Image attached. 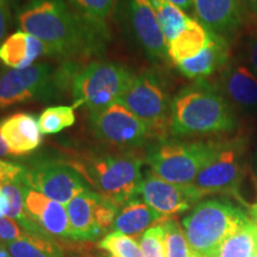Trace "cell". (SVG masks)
I'll use <instances>...</instances> for the list:
<instances>
[{"instance_id":"6da1fadb","label":"cell","mask_w":257,"mask_h":257,"mask_svg":"<svg viewBox=\"0 0 257 257\" xmlns=\"http://www.w3.org/2000/svg\"><path fill=\"white\" fill-rule=\"evenodd\" d=\"M18 23L22 31L46 43L50 55L61 57L92 54L104 29L63 0H30L18 14Z\"/></svg>"},{"instance_id":"7a4b0ae2","label":"cell","mask_w":257,"mask_h":257,"mask_svg":"<svg viewBox=\"0 0 257 257\" xmlns=\"http://www.w3.org/2000/svg\"><path fill=\"white\" fill-rule=\"evenodd\" d=\"M236 126L231 105L205 79L180 89L172 99L170 134L174 136L230 133Z\"/></svg>"},{"instance_id":"3957f363","label":"cell","mask_w":257,"mask_h":257,"mask_svg":"<svg viewBox=\"0 0 257 257\" xmlns=\"http://www.w3.org/2000/svg\"><path fill=\"white\" fill-rule=\"evenodd\" d=\"M93 191L121 207L136 199L142 181V160L134 154L92 156L69 163Z\"/></svg>"},{"instance_id":"277c9868","label":"cell","mask_w":257,"mask_h":257,"mask_svg":"<svg viewBox=\"0 0 257 257\" xmlns=\"http://www.w3.org/2000/svg\"><path fill=\"white\" fill-rule=\"evenodd\" d=\"M250 220L243 207L229 200L199 202L182 220V229L193 252L208 256L221 240Z\"/></svg>"},{"instance_id":"5b68a950","label":"cell","mask_w":257,"mask_h":257,"mask_svg":"<svg viewBox=\"0 0 257 257\" xmlns=\"http://www.w3.org/2000/svg\"><path fill=\"white\" fill-rule=\"evenodd\" d=\"M245 155L244 137L218 141L206 165L193 181V188L201 199L212 194L237 195L245 174Z\"/></svg>"},{"instance_id":"8992f818","label":"cell","mask_w":257,"mask_h":257,"mask_svg":"<svg viewBox=\"0 0 257 257\" xmlns=\"http://www.w3.org/2000/svg\"><path fill=\"white\" fill-rule=\"evenodd\" d=\"M216 141L182 142L163 140L148 152L147 161L153 174L176 185H192L206 165Z\"/></svg>"},{"instance_id":"52a82bcc","label":"cell","mask_w":257,"mask_h":257,"mask_svg":"<svg viewBox=\"0 0 257 257\" xmlns=\"http://www.w3.org/2000/svg\"><path fill=\"white\" fill-rule=\"evenodd\" d=\"M134 74L121 64L93 62L72 79L76 105L95 112L120 100L134 79Z\"/></svg>"},{"instance_id":"ba28073f","label":"cell","mask_w":257,"mask_h":257,"mask_svg":"<svg viewBox=\"0 0 257 257\" xmlns=\"http://www.w3.org/2000/svg\"><path fill=\"white\" fill-rule=\"evenodd\" d=\"M119 102L149 126L154 138L163 141L170 134L172 101L156 73L147 70L135 75Z\"/></svg>"},{"instance_id":"9c48e42d","label":"cell","mask_w":257,"mask_h":257,"mask_svg":"<svg viewBox=\"0 0 257 257\" xmlns=\"http://www.w3.org/2000/svg\"><path fill=\"white\" fill-rule=\"evenodd\" d=\"M62 82L61 72L48 63L0 73V108L35 100H49Z\"/></svg>"},{"instance_id":"30bf717a","label":"cell","mask_w":257,"mask_h":257,"mask_svg":"<svg viewBox=\"0 0 257 257\" xmlns=\"http://www.w3.org/2000/svg\"><path fill=\"white\" fill-rule=\"evenodd\" d=\"M89 120L95 136L115 147H140L153 138L149 126L119 101L91 112Z\"/></svg>"},{"instance_id":"8fae6325","label":"cell","mask_w":257,"mask_h":257,"mask_svg":"<svg viewBox=\"0 0 257 257\" xmlns=\"http://www.w3.org/2000/svg\"><path fill=\"white\" fill-rule=\"evenodd\" d=\"M21 181L62 205L89 189L78 170L60 161H44L27 169Z\"/></svg>"},{"instance_id":"7c38bea8","label":"cell","mask_w":257,"mask_h":257,"mask_svg":"<svg viewBox=\"0 0 257 257\" xmlns=\"http://www.w3.org/2000/svg\"><path fill=\"white\" fill-rule=\"evenodd\" d=\"M138 195L142 200L165 217L184 213L201 200L192 185H176L159 178L152 172L141 181Z\"/></svg>"},{"instance_id":"4fadbf2b","label":"cell","mask_w":257,"mask_h":257,"mask_svg":"<svg viewBox=\"0 0 257 257\" xmlns=\"http://www.w3.org/2000/svg\"><path fill=\"white\" fill-rule=\"evenodd\" d=\"M128 17L138 42L148 56L160 61L168 59V48L152 0H126Z\"/></svg>"},{"instance_id":"5bb4252c","label":"cell","mask_w":257,"mask_h":257,"mask_svg":"<svg viewBox=\"0 0 257 257\" xmlns=\"http://www.w3.org/2000/svg\"><path fill=\"white\" fill-rule=\"evenodd\" d=\"M21 184L23 186L25 212L28 217L49 236L73 239L66 205L51 200L42 193L28 187L22 181Z\"/></svg>"},{"instance_id":"9a60e30c","label":"cell","mask_w":257,"mask_h":257,"mask_svg":"<svg viewBox=\"0 0 257 257\" xmlns=\"http://www.w3.org/2000/svg\"><path fill=\"white\" fill-rule=\"evenodd\" d=\"M197 21L214 34L226 37L244 22L243 0H192Z\"/></svg>"},{"instance_id":"2e32d148","label":"cell","mask_w":257,"mask_h":257,"mask_svg":"<svg viewBox=\"0 0 257 257\" xmlns=\"http://www.w3.org/2000/svg\"><path fill=\"white\" fill-rule=\"evenodd\" d=\"M225 95L244 110H257V75L248 64L229 61L220 74Z\"/></svg>"},{"instance_id":"e0dca14e","label":"cell","mask_w":257,"mask_h":257,"mask_svg":"<svg viewBox=\"0 0 257 257\" xmlns=\"http://www.w3.org/2000/svg\"><path fill=\"white\" fill-rule=\"evenodd\" d=\"M0 135L14 156L28 155L42 144L38 119L30 113H15L0 120Z\"/></svg>"},{"instance_id":"ac0fdd59","label":"cell","mask_w":257,"mask_h":257,"mask_svg":"<svg viewBox=\"0 0 257 257\" xmlns=\"http://www.w3.org/2000/svg\"><path fill=\"white\" fill-rule=\"evenodd\" d=\"M230 59L227 38L211 32L210 42L198 55L176 64L182 75L192 80H204L218 70H223Z\"/></svg>"},{"instance_id":"d6986e66","label":"cell","mask_w":257,"mask_h":257,"mask_svg":"<svg viewBox=\"0 0 257 257\" xmlns=\"http://www.w3.org/2000/svg\"><path fill=\"white\" fill-rule=\"evenodd\" d=\"M44 55H50L47 44L22 30L6 37L0 46V61L10 69L28 68Z\"/></svg>"},{"instance_id":"ffe728a7","label":"cell","mask_w":257,"mask_h":257,"mask_svg":"<svg viewBox=\"0 0 257 257\" xmlns=\"http://www.w3.org/2000/svg\"><path fill=\"white\" fill-rule=\"evenodd\" d=\"M96 198L98 193L87 189L66 205L73 239L92 240L101 236L94 217Z\"/></svg>"},{"instance_id":"44dd1931","label":"cell","mask_w":257,"mask_h":257,"mask_svg":"<svg viewBox=\"0 0 257 257\" xmlns=\"http://www.w3.org/2000/svg\"><path fill=\"white\" fill-rule=\"evenodd\" d=\"M170 217H165L140 199H133L120 207L112 229L127 236H142L154 225L162 223Z\"/></svg>"},{"instance_id":"7402d4cb","label":"cell","mask_w":257,"mask_h":257,"mask_svg":"<svg viewBox=\"0 0 257 257\" xmlns=\"http://www.w3.org/2000/svg\"><path fill=\"white\" fill-rule=\"evenodd\" d=\"M210 38V30L202 27L197 19L189 18L184 31L167 44L168 59L175 64L192 59L207 46Z\"/></svg>"},{"instance_id":"603a6c76","label":"cell","mask_w":257,"mask_h":257,"mask_svg":"<svg viewBox=\"0 0 257 257\" xmlns=\"http://www.w3.org/2000/svg\"><path fill=\"white\" fill-rule=\"evenodd\" d=\"M257 251L255 225L250 219L221 240L207 257H252Z\"/></svg>"},{"instance_id":"cb8c5ba5","label":"cell","mask_w":257,"mask_h":257,"mask_svg":"<svg viewBox=\"0 0 257 257\" xmlns=\"http://www.w3.org/2000/svg\"><path fill=\"white\" fill-rule=\"evenodd\" d=\"M5 245L12 257H63L62 250L51 237L34 233L25 234Z\"/></svg>"},{"instance_id":"d4e9b609","label":"cell","mask_w":257,"mask_h":257,"mask_svg":"<svg viewBox=\"0 0 257 257\" xmlns=\"http://www.w3.org/2000/svg\"><path fill=\"white\" fill-rule=\"evenodd\" d=\"M154 9H155L157 19L165 35L167 44L179 36L187 25L189 18L185 14L184 10L173 4L169 0H152Z\"/></svg>"},{"instance_id":"484cf974","label":"cell","mask_w":257,"mask_h":257,"mask_svg":"<svg viewBox=\"0 0 257 257\" xmlns=\"http://www.w3.org/2000/svg\"><path fill=\"white\" fill-rule=\"evenodd\" d=\"M75 123L74 106H51L38 117V126L42 135H54L70 127Z\"/></svg>"},{"instance_id":"4316f807","label":"cell","mask_w":257,"mask_h":257,"mask_svg":"<svg viewBox=\"0 0 257 257\" xmlns=\"http://www.w3.org/2000/svg\"><path fill=\"white\" fill-rule=\"evenodd\" d=\"M163 227L166 257H192L193 251L186 238L185 231L178 221L168 218L163 221Z\"/></svg>"},{"instance_id":"83f0119b","label":"cell","mask_w":257,"mask_h":257,"mask_svg":"<svg viewBox=\"0 0 257 257\" xmlns=\"http://www.w3.org/2000/svg\"><path fill=\"white\" fill-rule=\"evenodd\" d=\"M99 246L113 257H144L140 244L133 237L118 231L106 234Z\"/></svg>"},{"instance_id":"f1b7e54d","label":"cell","mask_w":257,"mask_h":257,"mask_svg":"<svg viewBox=\"0 0 257 257\" xmlns=\"http://www.w3.org/2000/svg\"><path fill=\"white\" fill-rule=\"evenodd\" d=\"M72 3L76 11L101 25H105L114 5V0H72Z\"/></svg>"},{"instance_id":"f546056e","label":"cell","mask_w":257,"mask_h":257,"mask_svg":"<svg viewBox=\"0 0 257 257\" xmlns=\"http://www.w3.org/2000/svg\"><path fill=\"white\" fill-rule=\"evenodd\" d=\"M144 257H166L163 221L148 229L140 239Z\"/></svg>"},{"instance_id":"4dcf8cb0","label":"cell","mask_w":257,"mask_h":257,"mask_svg":"<svg viewBox=\"0 0 257 257\" xmlns=\"http://www.w3.org/2000/svg\"><path fill=\"white\" fill-rule=\"evenodd\" d=\"M28 233L30 232H28L18 221L6 217L0 218V240H3V242H15V240L22 238Z\"/></svg>"},{"instance_id":"1f68e13d","label":"cell","mask_w":257,"mask_h":257,"mask_svg":"<svg viewBox=\"0 0 257 257\" xmlns=\"http://www.w3.org/2000/svg\"><path fill=\"white\" fill-rule=\"evenodd\" d=\"M25 170L27 169L23 166L0 160V184L19 182L25 174Z\"/></svg>"},{"instance_id":"d6a6232c","label":"cell","mask_w":257,"mask_h":257,"mask_svg":"<svg viewBox=\"0 0 257 257\" xmlns=\"http://www.w3.org/2000/svg\"><path fill=\"white\" fill-rule=\"evenodd\" d=\"M245 54L250 69L257 75V31L250 35L245 43Z\"/></svg>"},{"instance_id":"836d02e7","label":"cell","mask_w":257,"mask_h":257,"mask_svg":"<svg viewBox=\"0 0 257 257\" xmlns=\"http://www.w3.org/2000/svg\"><path fill=\"white\" fill-rule=\"evenodd\" d=\"M10 22H11L10 9L0 3V46L5 40L6 32H8L10 27Z\"/></svg>"},{"instance_id":"e575fe53","label":"cell","mask_w":257,"mask_h":257,"mask_svg":"<svg viewBox=\"0 0 257 257\" xmlns=\"http://www.w3.org/2000/svg\"><path fill=\"white\" fill-rule=\"evenodd\" d=\"M169 2H172L173 4L179 6V8L184 10V11H188V10H191L193 8L192 0H169Z\"/></svg>"},{"instance_id":"d590c367","label":"cell","mask_w":257,"mask_h":257,"mask_svg":"<svg viewBox=\"0 0 257 257\" xmlns=\"http://www.w3.org/2000/svg\"><path fill=\"white\" fill-rule=\"evenodd\" d=\"M249 217L251 221L255 225V229H256V238H257V204L252 205V206H250L249 208Z\"/></svg>"},{"instance_id":"8d00e7d4","label":"cell","mask_w":257,"mask_h":257,"mask_svg":"<svg viewBox=\"0 0 257 257\" xmlns=\"http://www.w3.org/2000/svg\"><path fill=\"white\" fill-rule=\"evenodd\" d=\"M9 155H11V153H10V149H9L8 144L5 143V141L3 140L2 135H0V157L9 156Z\"/></svg>"},{"instance_id":"74e56055","label":"cell","mask_w":257,"mask_h":257,"mask_svg":"<svg viewBox=\"0 0 257 257\" xmlns=\"http://www.w3.org/2000/svg\"><path fill=\"white\" fill-rule=\"evenodd\" d=\"M249 12L257 19V0H245Z\"/></svg>"},{"instance_id":"f35d334b","label":"cell","mask_w":257,"mask_h":257,"mask_svg":"<svg viewBox=\"0 0 257 257\" xmlns=\"http://www.w3.org/2000/svg\"><path fill=\"white\" fill-rule=\"evenodd\" d=\"M0 257H12L8 248H6L5 243H2V242H0Z\"/></svg>"},{"instance_id":"ab89813d","label":"cell","mask_w":257,"mask_h":257,"mask_svg":"<svg viewBox=\"0 0 257 257\" xmlns=\"http://www.w3.org/2000/svg\"><path fill=\"white\" fill-rule=\"evenodd\" d=\"M17 2L18 0H0V3H2V4H4L5 6H8L9 9L17 4Z\"/></svg>"},{"instance_id":"60d3db41","label":"cell","mask_w":257,"mask_h":257,"mask_svg":"<svg viewBox=\"0 0 257 257\" xmlns=\"http://www.w3.org/2000/svg\"><path fill=\"white\" fill-rule=\"evenodd\" d=\"M192 257H207V256H204V255H201V253H198V252H193Z\"/></svg>"},{"instance_id":"b9f144b4","label":"cell","mask_w":257,"mask_h":257,"mask_svg":"<svg viewBox=\"0 0 257 257\" xmlns=\"http://www.w3.org/2000/svg\"><path fill=\"white\" fill-rule=\"evenodd\" d=\"M256 173H257V155H256Z\"/></svg>"},{"instance_id":"7bdbcfd3","label":"cell","mask_w":257,"mask_h":257,"mask_svg":"<svg viewBox=\"0 0 257 257\" xmlns=\"http://www.w3.org/2000/svg\"><path fill=\"white\" fill-rule=\"evenodd\" d=\"M252 257H257V251L255 252V253H253V256Z\"/></svg>"},{"instance_id":"ee69618b","label":"cell","mask_w":257,"mask_h":257,"mask_svg":"<svg viewBox=\"0 0 257 257\" xmlns=\"http://www.w3.org/2000/svg\"><path fill=\"white\" fill-rule=\"evenodd\" d=\"M107 257H113V256H107Z\"/></svg>"}]
</instances>
